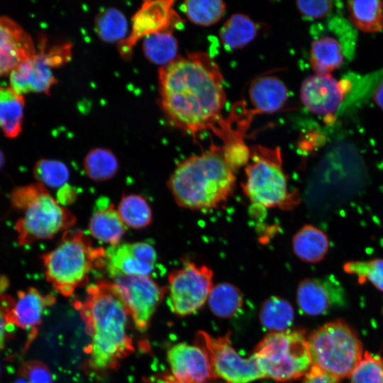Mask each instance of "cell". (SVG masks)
Wrapping results in <instances>:
<instances>
[{
    "mask_svg": "<svg viewBox=\"0 0 383 383\" xmlns=\"http://www.w3.org/2000/svg\"><path fill=\"white\" fill-rule=\"evenodd\" d=\"M160 104L169 121L196 137L218 124L226 129L221 113L226 102L222 72L206 52L179 57L158 72Z\"/></svg>",
    "mask_w": 383,
    "mask_h": 383,
    "instance_id": "1",
    "label": "cell"
},
{
    "mask_svg": "<svg viewBox=\"0 0 383 383\" xmlns=\"http://www.w3.org/2000/svg\"><path fill=\"white\" fill-rule=\"evenodd\" d=\"M76 306L91 338L85 350L88 369L97 373L116 369L133 351L128 333L130 315L119 292L112 282L99 280L88 287Z\"/></svg>",
    "mask_w": 383,
    "mask_h": 383,
    "instance_id": "2",
    "label": "cell"
},
{
    "mask_svg": "<svg viewBox=\"0 0 383 383\" xmlns=\"http://www.w3.org/2000/svg\"><path fill=\"white\" fill-rule=\"evenodd\" d=\"M226 162L223 148L211 144L199 155L181 161L167 181L177 204L191 210H210L233 193L236 177Z\"/></svg>",
    "mask_w": 383,
    "mask_h": 383,
    "instance_id": "3",
    "label": "cell"
},
{
    "mask_svg": "<svg viewBox=\"0 0 383 383\" xmlns=\"http://www.w3.org/2000/svg\"><path fill=\"white\" fill-rule=\"evenodd\" d=\"M106 250L92 245L82 231L64 232L58 245L42 256L47 281L64 296L85 285L91 272L104 267Z\"/></svg>",
    "mask_w": 383,
    "mask_h": 383,
    "instance_id": "4",
    "label": "cell"
},
{
    "mask_svg": "<svg viewBox=\"0 0 383 383\" xmlns=\"http://www.w3.org/2000/svg\"><path fill=\"white\" fill-rule=\"evenodd\" d=\"M250 150V162L245 168V180L242 186L251 203L287 210L297 205L299 197L289 190L279 148L257 145Z\"/></svg>",
    "mask_w": 383,
    "mask_h": 383,
    "instance_id": "5",
    "label": "cell"
},
{
    "mask_svg": "<svg viewBox=\"0 0 383 383\" xmlns=\"http://www.w3.org/2000/svg\"><path fill=\"white\" fill-rule=\"evenodd\" d=\"M252 355L265 378L279 382L299 378L312 366L308 339L302 331L270 332Z\"/></svg>",
    "mask_w": 383,
    "mask_h": 383,
    "instance_id": "6",
    "label": "cell"
},
{
    "mask_svg": "<svg viewBox=\"0 0 383 383\" xmlns=\"http://www.w3.org/2000/svg\"><path fill=\"white\" fill-rule=\"evenodd\" d=\"M307 339L312 366L339 379L350 377L364 355L357 335L340 320L321 326Z\"/></svg>",
    "mask_w": 383,
    "mask_h": 383,
    "instance_id": "7",
    "label": "cell"
},
{
    "mask_svg": "<svg viewBox=\"0 0 383 383\" xmlns=\"http://www.w3.org/2000/svg\"><path fill=\"white\" fill-rule=\"evenodd\" d=\"M76 222L72 211L60 204L45 188L15 224L18 244L22 246L50 239L59 233L70 230Z\"/></svg>",
    "mask_w": 383,
    "mask_h": 383,
    "instance_id": "8",
    "label": "cell"
},
{
    "mask_svg": "<svg viewBox=\"0 0 383 383\" xmlns=\"http://www.w3.org/2000/svg\"><path fill=\"white\" fill-rule=\"evenodd\" d=\"M229 336L216 338L204 331L196 335L195 345L206 355L213 379L225 383H250L265 378L255 357H241L231 345Z\"/></svg>",
    "mask_w": 383,
    "mask_h": 383,
    "instance_id": "9",
    "label": "cell"
},
{
    "mask_svg": "<svg viewBox=\"0 0 383 383\" xmlns=\"http://www.w3.org/2000/svg\"><path fill=\"white\" fill-rule=\"evenodd\" d=\"M213 272L206 265L185 262L168 277L169 305L173 313L184 316L195 313L208 300L213 287Z\"/></svg>",
    "mask_w": 383,
    "mask_h": 383,
    "instance_id": "10",
    "label": "cell"
},
{
    "mask_svg": "<svg viewBox=\"0 0 383 383\" xmlns=\"http://www.w3.org/2000/svg\"><path fill=\"white\" fill-rule=\"evenodd\" d=\"M71 55L62 45H55L45 51V44L39 52L20 63L9 74L11 87L18 94L28 92L48 94L57 83L52 71L69 62Z\"/></svg>",
    "mask_w": 383,
    "mask_h": 383,
    "instance_id": "11",
    "label": "cell"
},
{
    "mask_svg": "<svg viewBox=\"0 0 383 383\" xmlns=\"http://www.w3.org/2000/svg\"><path fill=\"white\" fill-rule=\"evenodd\" d=\"M135 327L145 331L167 287L159 285L150 276H121L113 279Z\"/></svg>",
    "mask_w": 383,
    "mask_h": 383,
    "instance_id": "12",
    "label": "cell"
},
{
    "mask_svg": "<svg viewBox=\"0 0 383 383\" xmlns=\"http://www.w3.org/2000/svg\"><path fill=\"white\" fill-rule=\"evenodd\" d=\"M174 1H145L132 18L131 30L118 43L121 55L128 59L137 42L148 35L160 32H172L182 20L174 9Z\"/></svg>",
    "mask_w": 383,
    "mask_h": 383,
    "instance_id": "13",
    "label": "cell"
},
{
    "mask_svg": "<svg viewBox=\"0 0 383 383\" xmlns=\"http://www.w3.org/2000/svg\"><path fill=\"white\" fill-rule=\"evenodd\" d=\"M157 260L155 249L150 243H126L106 250L104 267L112 279L121 276H150Z\"/></svg>",
    "mask_w": 383,
    "mask_h": 383,
    "instance_id": "14",
    "label": "cell"
},
{
    "mask_svg": "<svg viewBox=\"0 0 383 383\" xmlns=\"http://www.w3.org/2000/svg\"><path fill=\"white\" fill-rule=\"evenodd\" d=\"M296 301L301 312L318 316L343 306L346 296L343 288L333 278H305L299 283Z\"/></svg>",
    "mask_w": 383,
    "mask_h": 383,
    "instance_id": "15",
    "label": "cell"
},
{
    "mask_svg": "<svg viewBox=\"0 0 383 383\" xmlns=\"http://www.w3.org/2000/svg\"><path fill=\"white\" fill-rule=\"evenodd\" d=\"M171 374L165 383H208L214 380L206 355L196 345L178 343L167 351Z\"/></svg>",
    "mask_w": 383,
    "mask_h": 383,
    "instance_id": "16",
    "label": "cell"
},
{
    "mask_svg": "<svg viewBox=\"0 0 383 383\" xmlns=\"http://www.w3.org/2000/svg\"><path fill=\"white\" fill-rule=\"evenodd\" d=\"M344 95V87L331 74L309 76L304 79L300 89L303 104L316 115L335 112Z\"/></svg>",
    "mask_w": 383,
    "mask_h": 383,
    "instance_id": "17",
    "label": "cell"
},
{
    "mask_svg": "<svg viewBox=\"0 0 383 383\" xmlns=\"http://www.w3.org/2000/svg\"><path fill=\"white\" fill-rule=\"evenodd\" d=\"M37 52L30 35L16 21L0 16V76Z\"/></svg>",
    "mask_w": 383,
    "mask_h": 383,
    "instance_id": "18",
    "label": "cell"
},
{
    "mask_svg": "<svg viewBox=\"0 0 383 383\" xmlns=\"http://www.w3.org/2000/svg\"><path fill=\"white\" fill-rule=\"evenodd\" d=\"M55 301L53 296L43 295L33 287L20 290L9 312L8 322L23 330L36 328L42 322L45 309Z\"/></svg>",
    "mask_w": 383,
    "mask_h": 383,
    "instance_id": "19",
    "label": "cell"
},
{
    "mask_svg": "<svg viewBox=\"0 0 383 383\" xmlns=\"http://www.w3.org/2000/svg\"><path fill=\"white\" fill-rule=\"evenodd\" d=\"M89 231L95 239L116 246L126 233V226L122 221L116 208L109 199L97 200L89 218Z\"/></svg>",
    "mask_w": 383,
    "mask_h": 383,
    "instance_id": "20",
    "label": "cell"
},
{
    "mask_svg": "<svg viewBox=\"0 0 383 383\" xmlns=\"http://www.w3.org/2000/svg\"><path fill=\"white\" fill-rule=\"evenodd\" d=\"M287 92L285 84L274 76L258 77L249 88L250 101L258 113L277 111L286 103Z\"/></svg>",
    "mask_w": 383,
    "mask_h": 383,
    "instance_id": "21",
    "label": "cell"
},
{
    "mask_svg": "<svg viewBox=\"0 0 383 383\" xmlns=\"http://www.w3.org/2000/svg\"><path fill=\"white\" fill-rule=\"evenodd\" d=\"M330 243L327 235L311 224L303 226L293 236L292 249L301 261L316 263L327 254Z\"/></svg>",
    "mask_w": 383,
    "mask_h": 383,
    "instance_id": "22",
    "label": "cell"
},
{
    "mask_svg": "<svg viewBox=\"0 0 383 383\" xmlns=\"http://www.w3.org/2000/svg\"><path fill=\"white\" fill-rule=\"evenodd\" d=\"M25 99L11 87H0V126L4 135L17 137L22 130Z\"/></svg>",
    "mask_w": 383,
    "mask_h": 383,
    "instance_id": "23",
    "label": "cell"
},
{
    "mask_svg": "<svg viewBox=\"0 0 383 383\" xmlns=\"http://www.w3.org/2000/svg\"><path fill=\"white\" fill-rule=\"evenodd\" d=\"M343 58L342 47L333 37L325 36L311 43L309 62L315 74H331L342 65Z\"/></svg>",
    "mask_w": 383,
    "mask_h": 383,
    "instance_id": "24",
    "label": "cell"
},
{
    "mask_svg": "<svg viewBox=\"0 0 383 383\" xmlns=\"http://www.w3.org/2000/svg\"><path fill=\"white\" fill-rule=\"evenodd\" d=\"M257 26L248 16L242 13L232 15L223 25L219 38L227 50L241 48L255 39Z\"/></svg>",
    "mask_w": 383,
    "mask_h": 383,
    "instance_id": "25",
    "label": "cell"
},
{
    "mask_svg": "<svg viewBox=\"0 0 383 383\" xmlns=\"http://www.w3.org/2000/svg\"><path fill=\"white\" fill-rule=\"evenodd\" d=\"M349 18L359 30L365 33L383 30L382 1L377 0H353L347 2Z\"/></svg>",
    "mask_w": 383,
    "mask_h": 383,
    "instance_id": "26",
    "label": "cell"
},
{
    "mask_svg": "<svg viewBox=\"0 0 383 383\" xmlns=\"http://www.w3.org/2000/svg\"><path fill=\"white\" fill-rule=\"evenodd\" d=\"M294 317V309L291 304L279 296H272L267 299L260 309V323L271 332L288 330Z\"/></svg>",
    "mask_w": 383,
    "mask_h": 383,
    "instance_id": "27",
    "label": "cell"
},
{
    "mask_svg": "<svg viewBox=\"0 0 383 383\" xmlns=\"http://www.w3.org/2000/svg\"><path fill=\"white\" fill-rule=\"evenodd\" d=\"M117 211L126 227L141 229L152 221V212L148 201L141 195H123L117 206Z\"/></svg>",
    "mask_w": 383,
    "mask_h": 383,
    "instance_id": "28",
    "label": "cell"
},
{
    "mask_svg": "<svg viewBox=\"0 0 383 383\" xmlns=\"http://www.w3.org/2000/svg\"><path fill=\"white\" fill-rule=\"evenodd\" d=\"M211 311L220 318H231L241 309L243 296L240 290L231 283L213 285L208 298Z\"/></svg>",
    "mask_w": 383,
    "mask_h": 383,
    "instance_id": "29",
    "label": "cell"
},
{
    "mask_svg": "<svg viewBox=\"0 0 383 383\" xmlns=\"http://www.w3.org/2000/svg\"><path fill=\"white\" fill-rule=\"evenodd\" d=\"M87 176L94 182L112 179L118 170V162L114 153L107 148H96L88 152L83 160Z\"/></svg>",
    "mask_w": 383,
    "mask_h": 383,
    "instance_id": "30",
    "label": "cell"
},
{
    "mask_svg": "<svg viewBox=\"0 0 383 383\" xmlns=\"http://www.w3.org/2000/svg\"><path fill=\"white\" fill-rule=\"evenodd\" d=\"M143 50L150 62L163 67L177 58L178 43L172 32H160L143 38Z\"/></svg>",
    "mask_w": 383,
    "mask_h": 383,
    "instance_id": "31",
    "label": "cell"
},
{
    "mask_svg": "<svg viewBox=\"0 0 383 383\" xmlns=\"http://www.w3.org/2000/svg\"><path fill=\"white\" fill-rule=\"evenodd\" d=\"M95 31L99 38L108 43L123 40L128 32V21L123 13L114 8L100 12L95 18Z\"/></svg>",
    "mask_w": 383,
    "mask_h": 383,
    "instance_id": "32",
    "label": "cell"
},
{
    "mask_svg": "<svg viewBox=\"0 0 383 383\" xmlns=\"http://www.w3.org/2000/svg\"><path fill=\"white\" fill-rule=\"evenodd\" d=\"M182 7L191 22L209 26L223 17L226 6L221 0H187L184 1Z\"/></svg>",
    "mask_w": 383,
    "mask_h": 383,
    "instance_id": "33",
    "label": "cell"
},
{
    "mask_svg": "<svg viewBox=\"0 0 383 383\" xmlns=\"http://www.w3.org/2000/svg\"><path fill=\"white\" fill-rule=\"evenodd\" d=\"M33 174L38 182L50 188L63 187L70 177L69 170L65 163L50 159L38 160L33 167Z\"/></svg>",
    "mask_w": 383,
    "mask_h": 383,
    "instance_id": "34",
    "label": "cell"
},
{
    "mask_svg": "<svg viewBox=\"0 0 383 383\" xmlns=\"http://www.w3.org/2000/svg\"><path fill=\"white\" fill-rule=\"evenodd\" d=\"M343 269L348 274L355 275L360 284L366 281L372 283L383 292V259L348 261Z\"/></svg>",
    "mask_w": 383,
    "mask_h": 383,
    "instance_id": "35",
    "label": "cell"
},
{
    "mask_svg": "<svg viewBox=\"0 0 383 383\" xmlns=\"http://www.w3.org/2000/svg\"><path fill=\"white\" fill-rule=\"evenodd\" d=\"M350 378V383H383V359L365 352Z\"/></svg>",
    "mask_w": 383,
    "mask_h": 383,
    "instance_id": "36",
    "label": "cell"
},
{
    "mask_svg": "<svg viewBox=\"0 0 383 383\" xmlns=\"http://www.w3.org/2000/svg\"><path fill=\"white\" fill-rule=\"evenodd\" d=\"M223 140V155L229 167L235 171L243 165H247L250 157V150L243 140L242 134L232 133Z\"/></svg>",
    "mask_w": 383,
    "mask_h": 383,
    "instance_id": "37",
    "label": "cell"
},
{
    "mask_svg": "<svg viewBox=\"0 0 383 383\" xmlns=\"http://www.w3.org/2000/svg\"><path fill=\"white\" fill-rule=\"evenodd\" d=\"M13 383H53V377L44 362L33 360L20 365Z\"/></svg>",
    "mask_w": 383,
    "mask_h": 383,
    "instance_id": "38",
    "label": "cell"
},
{
    "mask_svg": "<svg viewBox=\"0 0 383 383\" xmlns=\"http://www.w3.org/2000/svg\"><path fill=\"white\" fill-rule=\"evenodd\" d=\"M45 188L43 184L35 182L15 189L11 194L12 206L16 209L25 210Z\"/></svg>",
    "mask_w": 383,
    "mask_h": 383,
    "instance_id": "39",
    "label": "cell"
},
{
    "mask_svg": "<svg viewBox=\"0 0 383 383\" xmlns=\"http://www.w3.org/2000/svg\"><path fill=\"white\" fill-rule=\"evenodd\" d=\"M296 5L303 16L318 19L328 15L333 7V2L328 0L298 1Z\"/></svg>",
    "mask_w": 383,
    "mask_h": 383,
    "instance_id": "40",
    "label": "cell"
},
{
    "mask_svg": "<svg viewBox=\"0 0 383 383\" xmlns=\"http://www.w3.org/2000/svg\"><path fill=\"white\" fill-rule=\"evenodd\" d=\"M15 301V298L11 295L0 294V350L5 346L9 338L8 314Z\"/></svg>",
    "mask_w": 383,
    "mask_h": 383,
    "instance_id": "41",
    "label": "cell"
},
{
    "mask_svg": "<svg viewBox=\"0 0 383 383\" xmlns=\"http://www.w3.org/2000/svg\"><path fill=\"white\" fill-rule=\"evenodd\" d=\"M339 379L334 377L318 368L311 366L304 375L303 383H338Z\"/></svg>",
    "mask_w": 383,
    "mask_h": 383,
    "instance_id": "42",
    "label": "cell"
},
{
    "mask_svg": "<svg viewBox=\"0 0 383 383\" xmlns=\"http://www.w3.org/2000/svg\"><path fill=\"white\" fill-rule=\"evenodd\" d=\"M372 99L383 111V79L377 85L372 94Z\"/></svg>",
    "mask_w": 383,
    "mask_h": 383,
    "instance_id": "43",
    "label": "cell"
},
{
    "mask_svg": "<svg viewBox=\"0 0 383 383\" xmlns=\"http://www.w3.org/2000/svg\"><path fill=\"white\" fill-rule=\"evenodd\" d=\"M7 283L8 282L6 278H4L3 277H0V287H1L2 289L4 287V286L7 285Z\"/></svg>",
    "mask_w": 383,
    "mask_h": 383,
    "instance_id": "44",
    "label": "cell"
},
{
    "mask_svg": "<svg viewBox=\"0 0 383 383\" xmlns=\"http://www.w3.org/2000/svg\"><path fill=\"white\" fill-rule=\"evenodd\" d=\"M4 163V156L3 152L0 150V169L2 167Z\"/></svg>",
    "mask_w": 383,
    "mask_h": 383,
    "instance_id": "45",
    "label": "cell"
},
{
    "mask_svg": "<svg viewBox=\"0 0 383 383\" xmlns=\"http://www.w3.org/2000/svg\"><path fill=\"white\" fill-rule=\"evenodd\" d=\"M0 373H1V366H0Z\"/></svg>",
    "mask_w": 383,
    "mask_h": 383,
    "instance_id": "46",
    "label": "cell"
},
{
    "mask_svg": "<svg viewBox=\"0 0 383 383\" xmlns=\"http://www.w3.org/2000/svg\"><path fill=\"white\" fill-rule=\"evenodd\" d=\"M382 5H383V1H382Z\"/></svg>",
    "mask_w": 383,
    "mask_h": 383,
    "instance_id": "47",
    "label": "cell"
}]
</instances>
